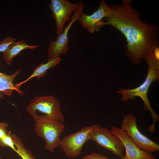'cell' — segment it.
<instances>
[{
	"instance_id": "8992f818",
	"label": "cell",
	"mask_w": 159,
	"mask_h": 159,
	"mask_svg": "<svg viewBox=\"0 0 159 159\" xmlns=\"http://www.w3.org/2000/svg\"><path fill=\"white\" fill-rule=\"evenodd\" d=\"M125 131L136 145L143 150L149 153L159 150V145L143 134L138 129L137 119L131 113L125 115L121 127Z\"/></svg>"
},
{
	"instance_id": "44dd1931",
	"label": "cell",
	"mask_w": 159,
	"mask_h": 159,
	"mask_svg": "<svg viewBox=\"0 0 159 159\" xmlns=\"http://www.w3.org/2000/svg\"><path fill=\"white\" fill-rule=\"evenodd\" d=\"M0 159H2L1 157H0Z\"/></svg>"
},
{
	"instance_id": "5b68a950",
	"label": "cell",
	"mask_w": 159,
	"mask_h": 159,
	"mask_svg": "<svg viewBox=\"0 0 159 159\" xmlns=\"http://www.w3.org/2000/svg\"><path fill=\"white\" fill-rule=\"evenodd\" d=\"M91 127L89 140L95 142L121 158L123 157L124 146L111 130L98 125H94Z\"/></svg>"
},
{
	"instance_id": "d6986e66",
	"label": "cell",
	"mask_w": 159,
	"mask_h": 159,
	"mask_svg": "<svg viewBox=\"0 0 159 159\" xmlns=\"http://www.w3.org/2000/svg\"><path fill=\"white\" fill-rule=\"evenodd\" d=\"M8 124L6 122H0V139L6 135L8 132Z\"/></svg>"
},
{
	"instance_id": "ac0fdd59",
	"label": "cell",
	"mask_w": 159,
	"mask_h": 159,
	"mask_svg": "<svg viewBox=\"0 0 159 159\" xmlns=\"http://www.w3.org/2000/svg\"><path fill=\"white\" fill-rule=\"evenodd\" d=\"M80 159H115L107 158L104 155L98 153H93L86 155Z\"/></svg>"
},
{
	"instance_id": "e0dca14e",
	"label": "cell",
	"mask_w": 159,
	"mask_h": 159,
	"mask_svg": "<svg viewBox=\"0 0 159 159\" xmlns=\"http://www.w3.org/2000/svg\"><path fill=\"white\" fill-rule=\"evenodd\" d=\"M16 39V38L7 36L0 41V52H4L10 44L14 42Z\"/></svg>"
},
{
	"instance_id": "9c48e42d",
	"label": "cell",
	"mask_w": 159,
	"mask_h": 159,
	"mask_svg": "<svg viewBox=\"0 0 159 159\" xmlns=\"http://www.w3.org/2000/svg\"><path fill=\"white\" fill-rule=\"evenodd\" d=\"M80 4L71 3L68 0H51L48 4L55 21L58 35L62 32L65 23L71 20L72 14L78 9Z\"/></svg>"
},
{
	"instance_id": "52a82bcc",
	"label": "cell",
	"mask_w": 159,
	"mask_h": 159,
	"mask_svg": "<svg viewBox=\"0 0 159 159\" xmlns=\"http://www.w3.org/2000/svg\"><path fill=\"white\" fill-rule=\"evenodd\" d=\"M91 129V126L83 127L61 140L59 146L67 157L75 158L80 155L84 145L89 140Z\"/></svg>"
},
{
	"instance_id": "2e32d148",
	"label": "cell",
	"mask_w": 159,
	"mask_h": 159,
	"mask_svg": "<svg viewBox=\"0 0 159 159\" xmlns=\"http://www.w3.org/2000/svg\"><path fill=\"white\" fill-rule=\"evenodd\" d=\"M0 146L2 148L9 147L16 153L17 150L11 131H9L6 135L0 139Z\"/></svg>"
},
{
	"instance_id": "3957f363",
	"label": "cell",
	"mask_w": 159,
	"mask_h": 159,
	"mask_svg": "<svg viewBox=\"0 0 159 159\" xmlns=\"http://www.w3.org/2000/svg\"><path fill=\"white\" fill-rule=\"evenodd\" d=\"M26 110L35 122L44 118L63 122L64 116L59 101L53 96H37L33 98Z\"/></svg>"
},
{
	"instance_id": "6da1fadb",
	"label": "cell",
	"mask_w": 159,
	"mask_h": 159,
	"mask_svg": "<svg viewBox=\"0 0 159 159\" xmlns=\"http://www.w3.org/2000/svg\"><path fill=\"white\" fill-rule=\"evenodd\" d=\"M131 0H123L120 5L110 6L112 12L101 23L119 31L127 40L126 54L129 61L137 65L158 47V29L155 25L143 22L138 11L131 6Z\"/></svg>"
},
{
	"instance_id": "9a60e30c",
	"label": "cell",
	"mask_w": 159,
	"mask_h": 159,
	"mask_svg": "<svg viewBox=\"0 0 159 159\" xmlns=\"http://www.w3.org/2000/svg\"><path fill=\"white\" fill-rule=\"evenodd\" d=\"M16 153L22 159H36L31 152L25 147L21 139L16 135L11 133Z\"/></svg>"
},
{
	"instance_id": "5bb4252c",
	"label": "cell",
	"mask_w": 159,
	"mask_h": 159,
	"mask_svg": "<svg viewBox=\"0 0 159 159\" xmlns=\"http://www.w3.org/2000/svg\"><path fill=\"white\" fill-rule=\"evenodd\" d=\"M61 59L59 57L48 60L47 62L45 64H41L37 67L34 69L31 75L25 80L15 85L16 87L19 89L22 85L34 77L38 78L42 77L45 76L47 72L49 69L54 67L58 64Z\"/></svg>"
},
{
	"instance_id": "ba28073f",
	"label": "cell",
	"mask_w": 159,
	"mask_h": 159,
	"mask_svg": "<svg viewBox=\"0 0 159 159\" xmlns=\"http://www.w3.org/2000/svg\"><path fill=\"white\" fill-rule=\"evenodd\" d=\"M80 4L79 8L72 16L68 25L64 27L62 32L56 38L55 40H52L49 42L47 49L48 60L59 57L61 54L67 52L69 42L68 36L69 31L72 24L79 20L84 8L82 0L81 1Z\"/></svg>"
},
{
	"instance_id": "8fae6325",
	"label": "cell",
	"mask_w": 159,
	"mask_h": 159,
	"mask_svg": "<svg viewBox=\"0 0 159 159\" xmlns=\"http://www.w3.org/2000/svg\"><path fill=\"white\" fill-rule=\"evenodd\" d=\"M111 131L119 139L124 146L125 154L121 159H156L151 153L139 148L122 128L114 126Z\"/></svg>"
},
{
	"instance_id": "30bf717a",
	"label": "cell",
	"mask_w": 159,
	"mask_h": 159,
	"mask_svg": "<svg viewBox=\"0 0 159 159\" xmlns=\"http://www.w3.org/2000/svg\"><path fill=\"white\" fill-rule=\"evenodd\" d=\"M112 12L110 6L108 5L104 0H101L97 10L89 15L82 12L79 20L84 29L92 34L100 30L102 27L101 24L104 18L110 16Z\"/></svg>"
},
{
	"instance_id": "277c9868",
	"label": "cell",
	"mask_w": 159,
	"mask_h": 159,
	"mask_svg": "<svg viewBox=\"0 0 159 159\" xmlns=\"http://www.w3.org/2000/svg\"><path fill=\"white\" fill-rule=\"evenodd\" d=\"M64 128L62 122L44 118L36 122L34 130L36 133L44 140L45 149L53 153L59 146L60 135L64 131Z\"/></svg>"
},
{
	"instance_id": "ffe728a7",
	"label": "cell",
	"mask_w": 159,
	"mask_h": 159,
	"mask_svg": "<svg viewBox=\"0 0 159 159\" xmlns=\"http://www.w3.org/2000/svg\"><path fill=\"white\" fill-rule=\"evenodd\" d=\"M153 53L155 57L159 60V48L158 47H155L153 50Z\"/></svg>"
},
{
	"instance_id": "7a4b0ae2",
	"label": "cell",
	"mask_w": 159,
	"mask_h": 159,
	"mask_svg": "<svg viewBox=\"0 0 159 159\" xmlns=\"http://www.w3.org/2000/svg\"><path fill=\"white\" fill-rule=\"evenodd\" d=\"M148 66L147 77L144 81L140 85L132 89L121 88L117 91V93L121 94L120 100L122 102H127L129 100L135 99L136 97H140L144 102V110L149 111L153 119V122L148 128V131L153 132L155 130V123L159 120V116L151 107L148 97V92L149 87L153 82L159 79V60L154 57L153 52L145 59Z\"/></svg>"
},
{
	"instance_id": "7c38bea8",
	"label": "cell",
	"mask_w": 159,
	"mask_h": 159,
	"mask_svg": "<svg viewBox=\"0 0 159 159\" xmlns=\"http://www.w3.org/2000/svg\"><path fill=\"white\" fill-rule=\"evenodd\" d=\"M1 65L0 58V66ZM21 70L18 69L13 74L7 75L0 72V98H3V94L7 96L11 95L14 90L16 91L21 95H25V93L17 88L13 82L15 78L21 72Z\"/></svg>"
},
{
	"instance_id": "4fadbf2b",
	"label": "cell",
	"mask_w": 159,
	"mask_h": 159,
	"mask_svg": "<svg viewBox=\"0 0 159 159\" xmlns=\"http://www.w3.org/2000/svg\"><path fill=\"white\" fill-rule=\"evenodd\" d=\"M38 47V45H29L24 39L19 40L10 44L3 52L2 57L4 62L9 66L14 57L22 51L26 49L32 50Z\"/></svg>"
}]
</instances>
